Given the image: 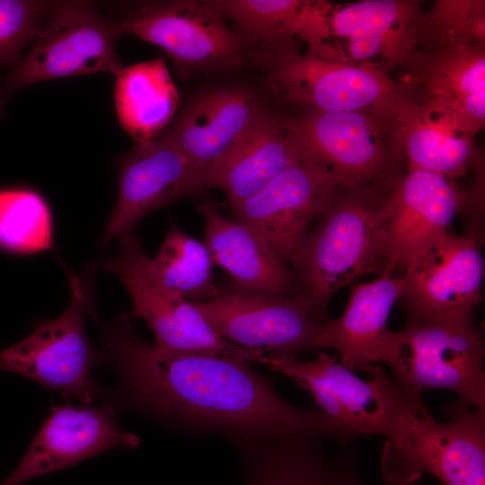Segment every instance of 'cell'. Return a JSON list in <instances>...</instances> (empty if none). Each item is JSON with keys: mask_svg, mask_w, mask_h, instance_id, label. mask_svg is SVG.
Masks as SVG:
<instances>
[{"mask_svg": "<svg viewBox=\"0 0 485 485\" xmlns=\"http://www.w3.org/2000/svg\"><path fill=\"white\" fill-rule=\"evenodd\" d=\"M128 313L101 329L105 365L132 408L190 436L221 435L233 445L270 436L312 437L338 445L358 436L317 407L283 399L251 363L198 352L163 353L145 340Z\"/></svg>", "mask_w": 485, "mask_h": 485, "instance_id": "6da1fadb", "label": "cell"}, {"mask_svg": "<svg viewBox=\"0 0 485 485\" xmlns=\"http://www.w3.org/2000/svg\"><path fill=\"white\" fill-rule=\"evenodd\" d=\"M388 197L338 185L295 251L289 264L320 323L330 320L328 305L336 292L366 274L384 273Z\"/></svg>", "mask_w": 485, "mask_h": 485, "instance_id": "7a4b0ae2", "label": "cell"}, {"mask_svg": "<svg viewBox=\"0 0 485 485\" xmlns=\"http://www.w3.org/2000/svg\"><path fill=\"white\" fill-rule=\"evenodd\" d=\"M398 113L308 110L287 123L309 157L323 163L338 185L388 197L406 172Z\"/></svg>", "mask_w": 485, "mask_h": 485, "instance_id": "3957f363", "label": "cell"}, {"mask_svg": "<svg viewBox=\"0 0 485 485\" xmlns=\"http://www.w3.org/2000/svg\"><path fill=\"white\" fill-rule=\"evenodd\" d=\"M63 266L71 289L68 305L54 319L37 321L28 336L0 349V371L16 374L90 405L102 392L92 376L93 369L105 364L101 348L91 343L84 325L87 314L96 315V263H89L80 274Z\"/></svg>", "mask_w": 485, "mask_h": 485, "instance_id": "277c9868", "label": "cell"}, {"mask_svg": "<svg viewBox=\"0 0 485 485\" xmlns=\"http://www.w3.org/2000/svg\"><path fill=\"white\" fill-rule=\"evenodd\" d=\"M276 96L300 111L396 114L410 103L404 87L370 64H353L296 45L253 49Z\"/></svg>", "mask_w": 485, "mask_h": 485, "instance_id": "5b68a950", "label": "cell"}, {"mask_svg": "<svg viewBox=\"0 0 485 485\" xmlns=\"http://www.w3.org/2000/svg\"><path fill=\"white\" fill-rule=\"evenodd\" d=\"M436 421L418 402L386 440L381 471L392 485H409L429 473L443 485H485V412L459 400Z\"/></svg>", "mask_w": 485, "mask_h": 485, "instance_id": "8992f818", "label": "cell"}, {"mask_svg": "<svg viewBox=\"0 0 485 485\" xmlns=\"http://www.w3.org/2000/svg\"><path fill=\"white\" fill-rule=\"evenodd\" d=\"M384 364L414 400L428 390H448L485 412L484 346L473 315L408 320Z\"/></svg>", "mask_w": 485, "mask_h": 485, "instance_id": "52a82bcc", "label": "cell"}, {"mask_svg": "<svg viewBox=\"0 0 485 485\" xmlns=\"http://www.w3.org/2000/svg\"><path fill=\"white\" fill-rule=\"evenodd\" d=\"M260 364L290 378L312 395L319 410L359 437L391 438L406 413L422 401L404 392L379 365L366 372L367 379H362L338 355L324 350L309 361L268 354Z\"/></svg>", "mask_w": 485, "mask_h": 485, "instance_id": "ba28073f", "label": "cell"}, {"mask_svg": "<svg viewBox=\"0 0 485 485\" xmlns=\"http://www.w3.org/2000/svg\"><path fill=\"white\" fill-rule=\"evenodd\" d=\"M115 19L86 1L55 2L52 13L0 83V118L14 93L44 81L111 73L123 67L117 51Z\"/></svg>", "mask_w": 485, "mask_h": 485, "instance_id": "9c48e42d", "label": "cell"}, {"mask_svg": "<svg viewBox=\"0 0 485 485\" xmlns=\"http://www.w3.org/2000/svg\"><path fill=\"white\" fill-rule=\"evenodd\" d=\"M115 23L120 36L131 34L162 49L183 79L240 68L256 46L205 0L147 2Z\"/></svg>", "mask_w": 485, "mask_h": 485, "instance_id": "30bf717a", "label": "cell"}, {"mask_svg": "<svg viewBox=\"0 0 485 485\" xmlns=\"http://www.w3.org/2000/svg\"><path fill=\"white\" fill-rule=\"evenodd\" d=\"M422 2L365 0L345 4L322 1L325 40L317 51L340 61L404 72L418 50Z\"/></svg>", "mask_w": 485, "mask_h": 485, "instance_id": "8fae6325", "label": "cell"}, {"mask_svg": "<svg viewBox=\"0 0 485 485\" xmlns=\"http://www.w3.org/2000/svg\"><path fill=\"white\" fill-rule=\"evenodd\" d=\"M194 304L221 337L237 346L294 357L323 350V324L302 293L286 296L236 287Z\"/></svg>", "mask_w": 485, "mask_h": 485, "instance_id": "7c38bea8", "label": "cell"}, {"mask_svg": "<svg viewBox=\"0 0 485 485\" xmlns=\"http://www.w3.org/2000/svg\"><path fill=\"white\" fill-rule=\"evenodd\" d=\"M470 193L446 177L424 170H406L390 193L383 227L384 273L412 269L453 219ZM383 273V274H384Z\"/></svg>", "mask_w": 485, "mask_h": 485, "instance_id": "4fadbf2b", "label": "cell"}, {"mask_svg": "<svg viewBox=\"0 0 485 485\" xmlns=\"http://www.w3.org/2000/svg\"><path fill=\"white\" fill-rule=\"evenodd\" d=\"M206 188L205 172L163 133L134 146L119 163L117 198L101 238V250L146 216Z\"/></svg>", "mask_w": 485, "mask_h": 485, "instance_id": "5bb4252c", "label": "cell"}, {"mask_svg": "<svg viewBox=\"0 0 485 485\" xmlns=\"http://www.w3.org/2000/svg\"><path fill=\"white\" fill-rule=\"evenodd\" d=\"M337 186L323 163L307 159L286 169L232 207L234 217L256 230L288 265Z\"/></svg>", "mask_w": 485, "mask_h": 485, "instance_id": "9a60e30c", "label": "cell"}, {"mask_svg": "<svg viewBox=\"0 0 485 485\" xmlns=\"http://www.w3.org/2000/svg\"><path fill=\"white\" fill-rule=\"evenodd\" d=\"M116 411L111 402L98 407L53 405L29 449L0 485H22L110 448H136L141 437L120 428Z\"/></svg>", "mask_w": 485, "mask_h": 485, "instance_id": "2e32d148", "label": "cell"}, {"mask_svg": "<svg viewBox=\"0 0 485 485\" xmlns=\"http://www.w3.org/2000/svg\"><path fill=\"white\" fill-rule=\"evenodd\" d=\"M403 275L406 288L399 301L408 320L471 316L482 300L484 259L474 234L444 233Z\"/></svg>", "mask_w": 485, "mask_h": 485, "instance_id": "e0dca14e", "label": "cell"}, {"mask_svg": "<svg viewBox=\"0 0 485 485\" xmlns=\"http://www.w3.org/2000/svg\"><path fill=\"white\" fill-rule=\"evenodd\" d=\"M410 102L431 101L456 113L477 134L485 124V42L419 44L397 80Z\"/></svg>", "mask_w": 485, "mask_h": 485, "instance_id": "ac0fdd59", "label": "cell"}, {"mask_svg": "<svg viewBox=\"0 0 485 485\" xmlns=\"http://www.w3.org/2000/svg\"><path fill=\"white\" fill-rule=\"evenodd\" d=\"M242 462V485H361L355 444L329 454L312 437L270 436L233 445Z\"/></svg>", "mask_w": 485, "mask_h": 485, "instance_id": "d6986e66", "label": "cell"}, {"mask_svg": "<svg viewBox=\"0 0 485 485\" xmlns=\"http://www.w3.org/2000/svg\"><path fill=\"white\" fill-rule=\"evenodd\" d=\"M307 159L312 158L290 129L287 118L263 108L207 171V187L222 190L234 207Z\"/></svg>", "mask_w": 485, "mask_h": 485, "instance_id": "ffe728a7", "label": "cell"}, {"mask_svg": "<svg viewBox=\"0 0 485 485\" xmlns=\"http://www.w3.org/2000/svg\"><path fill=\"white\" fill-rule=\"evenodd\" d=\"M405 288L403 274L384 273L354 286L343 313L323 324L322 348L336 350L340 362L352 371L368 372L384 363L398 336L388 328L389 317Z\"/></svg>", "mask_w": 485, "mask_h": 485, "instance_id": "44dd1931", "label": "cell"}, {"mask_svg": "<svg viewBox=\"0 0 485 485\" xmlns=\"http://www.w3.org/2000/svg\"><path fill=\"white\" fill-rule=\"evenodd\" d=\"M263 108L250 89L212 90L188 103L163 134L207 175Z\"/></svg>", "mask_w": 485, "mask_h": 485, "instance_id": "7402d4cb", "label": "cell"}, {"mask_svg": "<svg viewBox=\"0 0 485 485\" xmlns=\"http://www.w3.org/2000/svg\"><path fill=\"white\" fill-rule=\"evenodd\" d=\"M197 210L205 220L204 243L213 261L229 273L238 288L286 296L302 293L296 273L256 230L225 218L210 201H200Z\"/></svg>", "mask_w": 485, "mask_h": 485, "instance_id": "603a6c76", "label": "cell"}, {"mask_svg": "<svg viewBox=\"0 0 485 485\" xmlns=\"http://www.w3.org/2000/svg\"><path fill=\"white\" fill-rule=\"evenodd\" d=\"M406 170H424L454 181L469 169L481 170L474 134L447 108L430 101L410 102L397 114Z\"/></svg>", "mask_w": 485, "mask_h": 485, "instance_id": "cb8c5ba5", "label": "cell"}, {"mask_svg": "<svg viewBox=\"0 0 485 485\" xmlns=\"http://www.w3.org/2000/svg\"><path fill=\"white\" fill-rule=\"evenodd\" d=\"M119 251L102 262L118 278L132 302L128 312L142 319L154 332V348L163 353L193 352L177 320V308L185 298L165 287L155 275L151 259L134 229L119 237Z\"/></svg>", "mask_w": 485, "mask_h": 485, "instance_id": "d4e9b609", "label": "cell"}, {"mask_svg": "<svg viewBox=\"0 0 485 485\" xmlns=\"http://www.w3.org/2000/svg\"><path fill=\"white\" fill-rule=\"evenodd\" d=\"M115 76L114 103L121 128L134 146L154 140L172 120L180 101L165 58L122 67Z\"/></svg>", "mask_w": 485, "mask_h": 485, "instance_id": "484cf974", "label": "cell"}, {"mask_svg": "<svg viewBox=\"0 0 485 485\" xmlns=\"http://www.w3.org/2000/svg\"><path fill=\"white\" fill-rule=\"evenodd\" d=\"M225 20L263 48L306 44L318 48L325 39L322 1L205 0Z\"/></svg>", "mask_w": 485, "mask_h": 485, "instance_id": "4316f807", "label": "cell"}, {"mask_svg": "<svg viewBox=\"0 0 485 485\" xmlns=\"http://www.w3.org/2000/svg\"><path fill=\"white\" fill-rule=\"evenodd\" d=\"M54 249L55 221L46 198L28 185L0 186V251L31 257Z\"/></svg>", "mask_w": 485, "mask_h": 485, "instance_id": "83f0119b", "label": "cell"}, {"mask_svg": "<svg viewBox=\"0 0 485 485\" xmlns=\"http://www.w3.org/2000/svg\"><path fill=\"white\" fill-rule=\"evenodd\" d=\"M151 261L161 283L190 302L213 300L222 293L214 282V261L206 244L190 236L172 221Z\"/></svg>", "mask_w": 485, "mask_h": 485, "instance_id": "f1b7e54d", "label": "cell"}, {"mask_svg": "<svg viewBox=\"0 0 485 485\" xmlns=\"http://www.w3.org/2000/svg\"><path fill=\"white\" fill-rule=\"evenodd\" d=\"M430 41L485 42V2L435 1L418 28V45Z\"/></svg>", "mask_w": 485, "mask_h": 485, "instance_id": "f546056e", "label": "cell"}, {"mask_svg": "<svg viewBox=\"0 0 485 485\" xmlns=\"http://www.w3.org/2000/svg\"><path fill=\"white\" fill-rule=\"evenodd\" d=\"M55 2L0 0V68L19 61L24 47L47 24Z\"/></svg>", "mask_w": 485, "mask_h": 485, "instance_id": "4dcf8cb0", "label": "cell"}]
</instances>
